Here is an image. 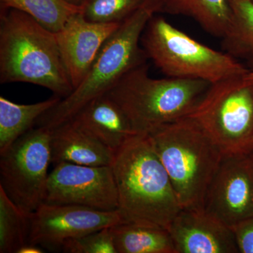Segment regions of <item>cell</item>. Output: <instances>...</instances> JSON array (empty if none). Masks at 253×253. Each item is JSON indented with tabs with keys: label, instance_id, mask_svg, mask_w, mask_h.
I'll list each match as a JSON object with an SVG mask.
<instances>
[{
	"label": "cell",
	"instance_id": "obj_1",
	"mask_svg": "<svg viewBox=\"0 0 253 253\" xmlns=\"http://www.w3.org/2000/svg\"><path fill=\"white\" fill-rule=\"evenodd\" d=\"M111 167L123 222L169 229L182 208L147 134L129 138L116 151Z\"/></svg>",
	"mask_w": 253,
	"mask_h": 253
},
{
	"label": "cell",
	"instance_id": "obj_2",
	"mask_svg": "<svg viewBox=\"0 0 253 253\" xmlns=\"http://www.w3.org/2000/svg\"><path fill=\"white\" fill-rule=\"evenodd\" d=\"M0 83L36 84L60 98L74 90L55 33L16 9L0 14Z\"/></svg>",
	"mask_w": 253,
	"mask_h": 253
},
{
	"label": "cell",
	"instance_id": "obj_3",
	"mask_svg": "<svg viewBox=\"0 0 253 253\" xmlns=\"http://www.w3.org/2000/svg\"><path fill=\"white\" fill-rule=\"evenodd\" d=\"M183 208H203L208 187L224 154L193 118L169 123L147 134Z\"/></svg>",
	"mask_w": 253,
	"mask_h": 253
},
{
	"label": "cell",
	"instance_id": "obj_4",
	"mask_svg": "<svg viewBox=\"0 0 253 253\" xmlns=\"http://www.w3.org/2000/svg\"><path fill=\"white\" fill-rule=\"evenodd\" d=\"M201 80L150 77L149 65L126 73L106 95L123 110L134 130L148 134L189 117L211 86Z\"/></svg>",
	"mask_w": 253,
	"mask_h": 253
},
{
	"label": "cell",
	"instance_id": "obj_5",
	"mask_svg": "<svg viewBox=\"0 0 253 253\" xmlns=\"http://www.w3.org/2000/svg\"><path fill=\"white\" fill-rule=\"evenodd\" d=\"M158 12L154 6L144 8L123 21L104 43L81 84L42 115L38 126L52 129L67 122L88 103L106 94L126 73L146 63L141 38L149 20Z\"/></svg>",
	"mask_w": 253,
	"mask_h": 253
},
{
	"label": "cell",
	"instance_id": "obj_6",
	"mask_svg": "<svg viewBox=\"0 0 253 253\" xmlns=\"http://www.w3.org/2000/svg\"><path fill=\"white\" fill-rule=\"evenodd\" d=\"M155 15L145 27L141 44L147 59L167 77L214 84L250 72L231 55L205 45Z\"/></svg>",
	"mask_w": 253,
	"mask_h": 253
},
{
	"label": "cell",
	"instance_id": "obj_7",
	"mask_svg": "<svg viewBox=\"0 0 253 253\" xmlns=\"http://www.w3.org/2000/svg\"><path fill=\"white\" fill-rule=\"evenodd\" d=\"M246 76L211 84L189 116L224 155L253 153V84Z\"/></svg>",
	"mask_w": 253,
	"mask_h": 253
},
{
	"label": "cell",
	"instance_id": "obj_8",
	"mask_svg": "<svg viewBox=\"0 0 253 253\" xmlns=\"http://www.w3.org/2000/svg\"><path fill=\"white\" fill-rule=\"evenodd\" d=\"M51 129H30L0 154V186L25 212L43 203L51 163Z\"/></svg>",
	"mask_w": 253,
	"mask_h": 253
},
{
	"label": "cell",
	"instance_id": "obj_9",
	"mask_svg": "<svg viewBox=\"0 0 253 253\" xmlns=\"http://www.w3.org/2000/svg\"><path fill=\"white\" fill-rule=\"evenodd\" d=\"M43 203L116 211L118 191L112 167L58 163L48 176Z\"/></svg>",
	"mask_w": 253,
	"mask_h": 253
},
{
	"label": "cell",
	"instance_id": "obj_10",
	"mask_svg": "<svg viewBox=\"0 0 253 253\" xmlns=\"http://www.w3.org/2000/svg\"><path fill=\"white\" fill-rule=\"evenodd\" d=\"M29 244L61 251L69 240L123 222L117 210L99 211L76 205L42 203L31 213Z\"/></svg>",
	"mask_w": 253,
	"mask_h": 253
},
{
	"label": "cell",
	"instance_id": "obj_11",
	"mask_svg": "<svg viewBox=\"0 0 253 253\" xmlns=\"http://www.w3.org/2000/svg\"><path fill=\"white\" fill-rule=\"evenodd\" d=\"M204 208L230 227L253 215V153L224 155Z\"/></svg>",
	"mask_w": 253,
	"mask_h": 253
},
{
	"label": "cell",
	"instance_id": "obj_12",
	"mask_svg": "<svg viewBox=\"0 0 253 253\" xmlns=\"http://www.w3.org/2000/svg\"><path fill=\"white\" fill-rule=\"evenodd\" d=\"M121 23L92 22L81 11L71 16L55 33L74 89L85 78L101 47Z\"/></svg>",
	"mask_w": 253,
	"mask_h": 253
},
{
	"label": "cell",
	"instance_id": "obj_13",
	"mask_svg": "<svg viewBox=\"0 0 253 253\" xmlns=\"http://www.w3.org/2000/svg\"><path fill=\"white\" fill-rule=\"evenodd\" d=\"M176 253H239L230 226L203 208H183L169 229Z\"/></svg>",
	"mask_w": 253,
	"mask_h": 253
},
{
	"label": "cell",
	"instance_id": "obj_14",
	"mask_svg": "<svg viewBox=\"0 0 253 253\" xmlns=\"http://www.w3.org/2000/svg\"><path fill=\"white\" fill-rule=\"evenodd\" d=\"M115 153L136 132L121 108L104 94L88 103L71 120Z\"/></svg>",
	"mask_w": 253,
	"mask_h": 253
},
{
	"label": "cell",
	"instance_id": "obj_15",
	"mask_svg": "<svg viewBox=\"0 0 253 253\" xmlns=\"http://www.w3.org/2000/svg\"><path fill=\"white\" fill-rule=\"evenodd\" d=\"M51 163L86 166H111L116 153L73 121L51 129Z\"/></svg>",
	"mask_w": 253,
	"mask_h": 253
},
{
	"label": "cell",
	"instance_id": "obj_16",
	"mask_svg": "<svg viewBox=\"0 0 253 253\" xmlns=\"http://www.w3.org/2000/svg\"><path fill=\"white\" fill-rule=\"evenodd\" d=\"M59 96L33 104H18L0 96V154L32 129L46 111L61 101Z\"/></svg>",
	"mask_w": 253,
	"mask_h": 253
},
{
	"label": "cell",
	"instance_id": "obj_17",
	"mask_svg": "<svg viewBox=\"0 0 253 253\" xmlns=\"http://www.w3.org/2000/svg\"><path fill=\"white\" fill-rule=\"evenodd\" d=\"M111 231L118 253H176L166 228L124 222L111 226Z\"/></svg>",
	"mask_w": 253,
	"mask_h": 253
},
{
	"label": "cell",
	"instance_id": "obj_18",
	"mask_svg": "<svg viewBox=\"0 0 253 253\" xmlns=\"http://www.w3.org/2000/svg\"><path fill=\"white\" fill-rule=\"evenodd\" d=\"M230 22L222 39L224 52L246 63L253 71V2L251 0H229Z\"/></svg>",
	"mask_w": 253,
	"mask_h": 253
},
{
	"label": "cell",
	"instance_id": "obj_19",
	"mask_svg": "<svg viewBox=\"0 0 253 253\" xmlns=\"http://www.w3.org/2000/svg\"><path fill=\"white\" fill-rule=\"evenodd\" d=\"M162 12L189 16L210 34L221 38L230 22L229 0H163Z\"/></svg>",
	"mask_w": 253,
	"mask_h": 253
},
{
	"label": "cell",
	"instance_id": "obj_20",
	"mask_svg": "<svg viewBox=\"0 0 253 253\" xmlns=\"http://www.w3.org/2000/svg\"><path fill=\"white\" fill-rule=\"evenodd\" d=\"M1 11L14 9L26 13L46 29L57 33L82 8L66 0H0Z\"/></svg>",
	"mask_w": 253,
	"mask_h": 253
},
{
	"label": "cell",
	"instance_id": "obj_21",
	"mask_svg": "<svg viewBox=\"0 0 253 253\" xmlns=\"http://www.w3.org/2000/svg\"><path fill=\"white\" fill-rule=\"evenodd\" d=\"M30 215L0 186V253H17L29 243Z\"/></svg>",
	"mask_w": 253,
	"mask_h": 253
},
{
	"label": "cell",
	"instance_id": "obj_22",
	"mask_svg": "<svg viewBox=\"0 0 253 253\" xmlns=\"http://www.w3.org/2000/svg\"><path fill=\"white\" fill-rule=\"evenodd\" d=\"M151 6L162 12L163 0H87L82 14L92 22L121 23L139 10Z\"/></svg>",
	"mask_w": 253,
	"mask_h": 253
},
{
	"label": "cell",
	"instance_id": "obj_23",
	"mask_svg": "<svg viewBox=\"0 0 253 253\" xmlns=\"http://www.w3.org/2000/svg\"><path fill=\"white\" fill-rule=\"evenodd\" d=\"M111 227L69 240L63 245L61 251L66 253H118Z\"/></svg>",
	"mask_w": 253,
	"mask_h": 253
},
{
	"label": "cell",
	"instance_id": "obj_24",
	"mask_svg": "<svg viewBox=\"0 0 253 253\" xmlns=\"http://www.w3.org/2000/svg\"><path fill=\"white\" fill-rule=\"evenodd\" d=\"M240 253H253V215L231 226Z\"/></svg>",
	"mask_w": 253,
	"mask_h": 253
},
{
	"label": "cell",
	"instance_id": "obj_25",
	"mask_svg": "<svg viewBox=\"0 0 253 253\" xmlns=\"http://www.w3.org/2000/svg\"><path fill=\"white\" fill-rule=\"evenodd\" d=\"M42 248L28 243L19 249L17 253H44Z\"/></svg>",
	"mask_w": 253,
	"mask_h": 253
},
{
	"label": "cell",
	"instance_id": "obj_26",
	"mask_svg": "<svg viewBox=\"0 0 253 253\" xmlns=\"http://www.w3.org/2000/svg\"><path fill=\"white\" fill-rule=\"evenodd\" d=\"M70 4L74 5V6H78V7H83L85 4L87 0H66Z\"/></svg>",
	"mask_w": 253,
	"mask_h": 253
},
{
	"label": "cell",
	"instance_id": "obj_27",
	"mask_svg": "<svg viewBox=\"0 0 253 253\" xmlns=\"http://www.w3.org/2000/svg\"><path fill=\"white\" fill-rule=\"evenodd\" d=\"M245 78H246V81L249 82V83H251V84H253V72H249L245 76Z\"/></svg>",
	"mask_w": 253,
	"mask_h": 253
},
{
	"label": "cell",
	"instance_id": "obj_28",
	"mask_svg": "<svg viewBox=\"0 0 253 253\" xmlns=\"http://www.w3.org/2000/svg\"><path fill=\"white\" fill-rule=\"evenodd\" d=\"M251 1H252V2H253V0H251Z\"/></svg>",
	"mask_w": 253,
	"mask_h": 253
}]
</instances>
